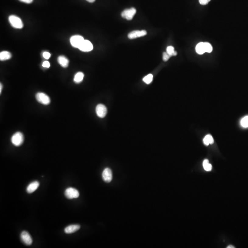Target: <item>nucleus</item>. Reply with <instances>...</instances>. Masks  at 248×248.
I'll return each mask as SVG.
<instances>
[{
    "instance_id": "f257e3e1",
    "label": "nucleus",
    "mask_w": 248,
    "mask_h": 248,
    "mask_svg": "<svg viewBox=\"0 0 248 248\" xmlns=\"http://www.w3.org/2000/svg\"><path fill=\"white\" fill-rule=\"evenodd\" d=\"M9 19L12 26L14 28L20 29L23 27V23L19 17L15 15H11L9 17Z\"/></svg>"
},
{
    "instance_id": "f03ea898",
    "label": "nucleus",
    "mask_w": 248,
    "mask_h": 248,
    "mask_svg": "<svg viewBox=\"0 0 248 248\" xmlns=\"http://www.w3.org/2000/svg\"><path fill=\"white\" fill-rule=\"evenodd\" d=\"M24 140L23 135L20 132L15 133L11 138V141L15 146H19L23 143Z\"/></svg>"
},
{
    "instance_id": "7ed1b4c3",
    "label": "nucleus",
    "mask_w": 248,
    "mask_h": 248,
    "mask_svg": "<svg viewBox=\"0 0 248 248\" xmlns=\"http://www.w3.org/2000/svg\"><path fill=\"white\" fill-rule=\"evenodd\" d=\"M36 97L37 101L43 105H48L51 102L49 96L43 93H37L36 94Z\"/></svg>"
},
{
    "instance_id": "20e7f679",
    "label": "nucleus",
    "mask_w": 248,
    "mask_h": 248,
    "mask_svg": "<svg viewBox=\"0 0 248 248\" xmlns=\"http://www.w3.org/2000/svg\"><path fill=\"white\" fill-rule=\"evenodd\" d=\"M65 195L68 199H73L79 197L80 194L77 189L73 187H69L66 189Z\"/></svg>"
},
{
    "instance_id": "39448f33",
    "label": "nucleus",
    "mask_w": 248,
    "mask_h": 248,
    "mask_svg": "<svg viewBox=\"0 0 248 248\" xmlns=\"http://www.w3.org/2000/svg\"><path fill=\"white\" fill-rule=\"evenodd\" d=\"M84 40V39L80 35H75L70 38V41L71 45L74 47L79 48L81 44Z\"/></svg>"
},
{
    "instance_id": "423d86ee",
    "label": "nucleus",
    "mask_w": 248,
    "mask_h": 248,
    "mask_svg": "<svg viewBox=\"0 0 248 248\" xmlns=\"http://www.w3.org/2000/svg\"><path fill=\"white\" fill-rule=\"evenodd\" d=\"M136 12L137 10L135 8H131L130 9H126L122 12L121 16L122 18L126 19L131 20L133 19Z\"/></svg>"
},
{
    "instance_id": "0eeeda50",
    "label": "nucleus",
    "mask_w": 248,
    "mask_h": 248,
    "mask_svg": "<svg viewBox=\"0 0 248 248\" xmlns=\"http://www.w3.org/2000/svg\"><path fill=\"white\" fill-rule=\"evenodd\" d=\"M96 112L99 118H104L107 114V108L103 104H98L96 108Z\"/></svg>"
},
{
    "instance_id": "6e6552de",
    "label": "nucleus",
    "mask_w": 248,
    "mask_h": 248,
    "mask_svg": "<svg viewBox=\"0 0 248 248\" xmlns=\"http://www.w3.org/2000/svg\"><path fill=\"white\" fill-rule=\"evenodd\" d=\"M20 238L23 242L26 244V245L29 246L31 245L33 242L32 238L30 236V234L26 231H23L21 233Z\"/></svg>"
},
{
    "instance_id": "1a4fd4ad",
    "label": "nucleus",
    "mask_w": 248,
    "mask_h": 248,
    "mask_svg": "<svg viewBox=\"0 0 248 248\" xmlns=\"http://www.w3.org/2000/svg\"><path fill=\"white\" fill-rule=\"evenodd\" d=\"M93 48V47L92 43L88 40H84L78 49L82 52H88L92 51Z\"/></svg>"
},
{
    "instance_id": "9d476101",
    "label": "nucleus",
    "mask_w": 248,
    "mask_h": 248,
    "mask_svg": "<svg viewBox=\"0 0 248 248\" xmlns=\"http://www.w3.org/2000/svg\"><path fill=\"white\" fill-rule=\"evenodd\" d=\"M147 35V31L145 30H134L131 31L128 35L130 39H133L140 37H144Z\"/></svg>"
},
{
    "instance_id": "9b49d317",
    "label": "nucleus",
    "mask_w": 248,
    "mask_h": 248,
    "mask_svg": "<svg viewBox=\"0 0 248 248\" xmlns=\"http://www.w3.org/2000/svg\"><path fill=\"white\" fill-rule=\"evenodd\" d=\"M102 177L103 181L106 183H110L112 180V172L110 169L106 168L103 170L102 173Z\"/></svg>"
},
{
    "instance_id": "f8f14e48",
    "label": "nucleus",
    "mask_w": 248,
    "mask_h": 248,
    "mask_svg": "<svg viewBox=\"0 0 248 248\" xmlns=\"http://www.w3.org/2000/svg\"><path fill=\"white\" fill-rule=\"evenodd\" d=\"M80 228H81V226L79 225H69L65 229V232L67 234L73 233L79 230Z\"/></svg>"
},
{
    "instance_id": "ddd939ff",
    "label": "nucleus",
    "mask_w": 248,
    "mask_h": 248,
    "mask_svg": "<svg viewBox=\"0 0 248 248\" xmlns=\"http://www.w3.org/2000/svg\"><path fill=\"white\" fill-rule=\"evenodd\" d=\"M40 183L38 181L32 182L27 187L26 191L28 194H31L35 192L39 186Z\"/></svg>"
},
{
    "instance_id": "4468645a",
    "label": "nucleus",
    "mask_w": 248,
    "mask_h": 248,
    "mask_svg": "<svg viewBox=\"0 0 248 248\" xmlns=\"http://www.w3.org/2000/svg\"><path fill=\"white\" fill-rule=\"evenodd\" d=\"M58 61L59 65L64 68H67L68 65L69 61L64 56H60L58 58Z\"/></svg>"
},
{
    "instance_id": "2eb2a0df",
    "label": "nucleus",
    "mask_w": 248,
    "mask_h": 248,
    "mask_svg": "<svg viewBox=\"0 0 248 248\" xmlns=\"http://www.w3.org/2000/svg\"><path fill=\"white\" fill-rule=\"evenodd\" d=\"M196 51L198 54H203L205 53L204 49V42H200L196 47Z\"/></svg>"
},
{
    "instance_id": "dca6fc26",
    "label": "nucleus",
    "mask_w": 248,
    "mask_h": 248,
    "mask_svg": "<svg viewBox=\"0 0 248 248\" xmlns=\"http://www.w3.org/2000/svg\"><path fill=\"white\" fill-rule=\"evenodd\" d=\"M11 57V54L8 51H3L0 53V60L1 61L9 60L10 59Z\"/></svg>"
},
{
    "instance_id": "f3484780",
    "label": "nucleus",
    "mask_w": 248,
    "mask_h": 248,
    "mask_svg": "<svg viewBox=\"0 0 248 248\" xmlns=\"http://www.w3.org/2000/svg\"><path fill=\"white\" fill-rule=\"evenodd\" d=\"M84 75L82 72H79L76 73L74 77V81L76 83H80L83 81Z\"/></svg>"
},
{
    "instance_id": "a211bd4d",
    "label": "nucleus",
    "mask_w": 248,
    "mask_h": 248,
    "mask_svg": "<svg viewBox=\"0 0 248 248\" xmlns=\"http://www.w3.org/2000/svg\"><path fill=\"white\" fill-rule=\"evenodd\" d=\"M203 142L204 145L208 146L209 144H212L214 143V139L211 135H207L204 137L203 139Z\"/></svg>"
},
{
    "instance_id": "6ab92c4d",
    "label": "nucleus",
    "mask_w": 248,
    "mask_h": 248,
    "mask_svg": "<svg viewBox=\"0 0 248 248\" xmlns=\"http://www.w3.org/2000/svg\"><path fill=\"white\" fill-rule=\"evenodd\" d=\"M203 166L204 170L206 171H211L212 168L211 165L209 163V160L207 159H204L203 163Z\"/></svg>"
},
{
    "instance_id": "aec40b11",
    "label": "nucleus",
    "mask_w": 248,
    "mask_h": 248,
    "mask_svg": "<svg viewBox=\"0 0 248 248\" xmlns=\"http://www.w3.org/2000/svg\"><path fill=\"white\" fill-rule=\"evenodd\" d=\"M166 52L170 57L177 55V52L175 51L174 48L172 46H169L167 47Z\"/></svg>"
},
{
    "instance_id": "412c9836",
    "label": "nucleus",
    "mask_w": 248,
    "mask_h": 248,
    "mask_svg": "<svg viewBox=\"0 0 248 248\" xmlns=\"http://www.w3.org/2000/svg\"><path fill=\"white\" fill-rule=\"evenodd\" d=\"M153 75L152 74H148V75H146V76L143 78V81L147 84H149L152 82L153 81Z\"/></svg>"
},
{
    "instance_id": "4be33fe9",
    "label": "nucleus",
    "mask_w": 248,
    "mask_h": 248,
    "mask_svg": "<svg viewBox=\"0 0 248 248\" xmlns=\"http://www.w3.org/2000/svg\"><path fill=\"white\" fill-rule=\"evenodd\" d=\"M240 125L243 128L248 127V115L242 119L241 120Z\"/></svg>"
},
{
    "instance_id": "5701e85b",
    "label": "nucleus",
    "mask_w": 248,
    "mask_h": 248,
    "mask_svg": "<svg viewBox=\"0 0 248 248\" xmlns=\"http://www.w3.org/2000/svg\"><path fill=\"white\" fill-rule=\"evenodd\" d=\"M204 49L206 53H210L212 51L213 48L211 44L208 42H204Z\"/></svg>"
},
{
    "instance_id": "b1692460",
    "label": "nucleus",
    "mask_w": 248,
    "mask_h": 248,
    "mask_svg": "<svg viewBox=\"0 0 248 248\" xmlns=\"http://www.w3.org/2000/svg\"><path fill=\"white\" fill-rule=\"evenodd\" d=\"M170 56L167 53V52H164L163 54V59L164 61H167L170 58Z\"/></svg>"
},
{
    "instance_id": "393cba45",
    "label": "nucleus",
    "mask_w": 248,
    "mask_h": 248,
    "mask_svg": "<svg viewBox=\"0 0 248 248\" xmlns=\"http://www.w3.org/2000/svg\"><path fill=\"white\" fill-rule=\"evenodd\" d=\"M43 56L45 59H48L51 57V54L48 52H45L43 53Z\"/></svg>"
},
{
    "instance_id": "a878e982",
    "label": "nucleus",
    "mask_w": 248,
    "mask_h": 248,
    "mask_svg": "<svg viewBox=\"0 0 248 248\" xmlns=\"http://www.w3.org/2000/svg\"><path fill=\"white\" fill-rule=\"evenodd\" d=\"M211 0H199V2L201 5H207Z\"/></svg>"
},
{
    "instance_id": "bb28decb",
    "label": "nucleus",
    "mask_w": 248,
    "mask_h": 248,
    "mask_svg": "<svg viewBox=\"0 0 248 248\" xmlns=\"http://www.w3.org/2000/svg\"><path fill=\"white\" fill-rule=\"evenodd\" d=\"M42 66L43 67L48 68H49L50 67V63L48 61H44L43 64H42Z\"/></svg>"
},
{
    "instance_id": "cd10ccee",
    "label": "nucleus",
    "mask_w": 248,
    "mask_h": 248,
    "mask_svg": "<svg viewBox=\"0 0 248 248\" xmlns=\"http://www.w3.org/2000/svg\"><path fill=\"white\" fill-rule=\"evenodd\" d=\"M19 1L21 2L28 3V4H30V3H32L33 1V0H19Z\"/></svg>"
},
{
    "instance_id": "c85d7f7f",
    "label": "nucleus",
    "mask_w": 248,
    "mask_h": 248,
    "mask_svg": "<svg viewBox=\"0 0 248 248\" xmlns=\"http://www.w3.org/2000/svg\"><path fill=\"white\" fill-rule=\"evenodd\" d=\"M86 1L89 2H90V3H93V2H94L95 1V0H86Z\"/></svg>"
},
{
    "instance_id": "c756f323",
    "label": "nucleus",
    "mask_w": 248,
    "mask_h": 248,
    "mask_svg": "<svg viewBox=\"0 0 248 248\" xmlns=\"http://www.w3.org/2000/svg\"><path fill=\"white\" fill-rule=\"evenodd\" d=\"M2 83H1V84H0V93H1L2 90Z\"/></svg>"
},
{
    "instance_id": "7c9ffc66",
    "label": "nucleus",
    "mask_w": 248,
    "mask_h": 248,
    "mask_svg": "<svg viewBox=\"0 0 248 248\" xmlns=\"http://www.w3.org/2000/svg\"><path fill=\"white\" fill-rule=\"evenodd\" d=\"M235 247L234 246H232V245H229V246H228L227 247V248H234Z\"/></svg>"
}]
</instances>
